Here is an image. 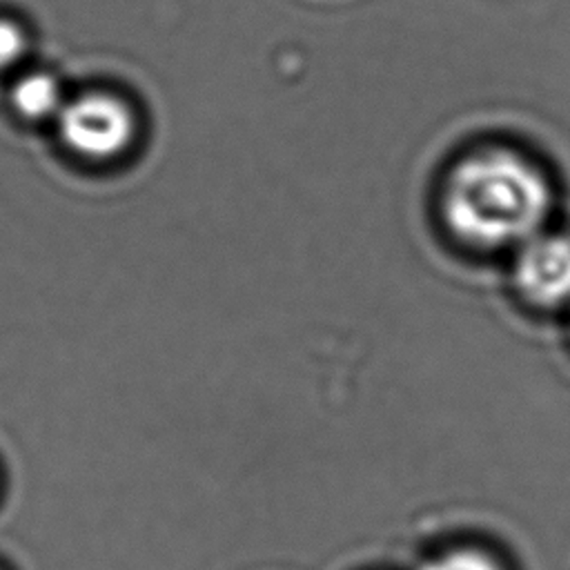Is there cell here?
Wrapping results in <instances>:
<instances>
[{"instance_id": "4", "label": "cell", "mask_w": 570, "mask_h": 570, "mask_svg": "<svg viewBox=\"0 0 570 570\" xmlns=\"http://www.w3.org/2000/svg\"><path fill=\"white\" fill-rule=\"evenodd\" d=\"M11 100H13V107L24 118H31V120H40V118L60 114V109L65 107L58 80L45 71H33V73H27L24 78H20L13 85Z\"/></svg>"}, {"instance_id": "5", "label": "cell", "mask_w": 570, "mask_h": 570, "mask_svg": "<svg viewBox=\"0 0 570 570\" xmlns=\"http://www.w3.org/2000/svg\"><path fill=\"white\" fill-rule=\"evenodd\" d=\"M419 570H501V566L481 550H452L425 561Z\"/></svg>"}, {"instance_id": "6", "label": "cell", "mask_w": 570, "mask_h": 570, "mask_svg": "<svg viewBox=\"0 0 570 570\" xmlns=\"http://www.w3.org/2000/svg\"><path fill=\"white\" fill-rule=\"evenodd\" d=\"M24 49H27L24 31L11 20H0V69L16 65L24 53Z\"/></svg>"}, {"instance_id": "3", "label": "cell", "mask_w": 570, "mask_h": 570, "mask_svg": "<svg viewBox=\"0 0 570 570\" xmlns=\"http://www.w3.org/2000/svg\"><path fill=\"white\" fill-rule=\"evenodd\" d=\"M514 283L525 301L539 307H557L570 301V238L537 234L519 245Z\"/></svg>"}, {"instance_id": "1", "label": "cell", "mask_w": 570, "mask_h": 570, "mask_svg": "<svg viewBox=\"0 0 570 570\" xmlns=\"http://www.w3.org/2000/svg\"><path fill=\"white\" fill-rule=\"evenodd\" d=\"M552 194L543 174L508 149L463 158L443 189L450 232L474 247L523 245L548 218Z\"/></svg>"}, {"instance_id": "2", "label": "cell", "mask_w": 570, "mask_h": 570, "mask_svg": "<svg viewBox=\"0 0 570 570\" xmlns=\"http://www.w3.org/2000/svg\"><path fill=\"white\" fill-rule=\"evenodd\" d=\"M62 140L80 156L111 158L134 138V116L129 107L109 94H85L58 114Z\"/></svg>"}]
</instances>
